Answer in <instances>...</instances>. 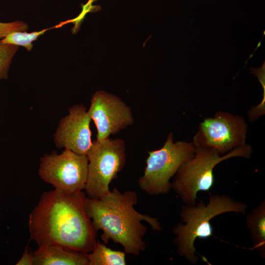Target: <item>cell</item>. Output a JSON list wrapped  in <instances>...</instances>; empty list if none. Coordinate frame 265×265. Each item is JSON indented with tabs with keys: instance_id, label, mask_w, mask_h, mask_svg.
<instances>
[{
	"instance_id": "obj_1",
	"label": "cell",
	"mask_w": 265,
	"mask_h": 265,
	"mask_svg": "<svg viewBox=\"0 0 265 265\" xmlns=\"http://www.w3.org/2000/svg\"><path fill=\"white\" fill-rule=\"evenodd\" d=\"M86 197L82 191L69 193L54 189L44 192L29 215L31 239L38 246L91 252L97 241V232L86 210Z\"/></svg>"
},
{
	"instance_id": "obj_2",
	"label": "cell",
	"mask_w": 265,
	"mask_h": 265,
	"mask_svg": "<svg viewBox=\"0 0 265 265\" xmlns=\"http://www.w3.org/2000/svg\"><path fill=\"white\" fill-rule=\"evenodd\" d=\"M138 201L136 192H121L117 188L102 198L95 199L86 196L85 208L95 230H102L101 238L105 244L111 240L121 245L126 254L138 256L145 250L144 237L147 227L145 221L152 229L160 231L158 218L142 214L134 208Z\"/></svg>"
},
{
	"instance_id": "obj_3",
	"label": "cell",
	"mask_w": 265,
	"mask_h": 265,
	"mask_svg": "<svg viewBox=\"0 0 265 265\" xmlns=\"http://www.w3.org/2000/svg\"><path fill=\"white\" fill-rule=\"evenodd\" d=\"M248 205L235 200L227 194L212 195L205 205L185 204L182 206L180 216L182 222L173 229L175 236L174 243L177 252L190 263L196 264L199 258L194 246L197 238H208L213 236V228L210 220L222 213L234 212L245 214Z\"/></svg>"
},
{
	"instance_id": "obj_4",
	"label": "cell",
	"mask_w": 265,
	"mask_h": 265,
	"mask_svg": "<svg viewBox=\"0 0 265 265\" xmlns=\"http://www.w3.org/2000/svg\"><path fill=\"white\" fill-rule=\"evenodd\" d=\"M252 151L251 146L246 144L224 155L212 149L195 147L194 156L183 163L175 173L171 188L185 204L194 205L199 191H209L212 187L213 169L218 163L234 157L249 158Z\"/></svg>"
},
{
	"instance_id": "obj_5",
	"label": "cell",
	"mask_w": 265,
	"mask_h": 265,
	"mask_svg": "<svg viewBox=\"0 0 265 265\" xmlns=\"http://www.w3.org/2000/svg\"><path fill=\"white\" fill-rule=\"evenodd\" d=\"M195 147L193 142H174L172 132L161 148L149 152L143 175L138 180L139 188L151 195L166 194L171 189L170 179L180 166L192 158Z\"/></svg>"
},
{
	"instance_id": "obj_6",
	"label": "cell",
	"mask_w": 265,
	"mask_h": 265,
	"mask_svg": "<svg viewBox=\"0 0 265 265\" xmlns=\"http://www.w3.org/2000/svg\"><path fill=\"white\" fill-rule=\"evenodd\" d=\"M87 156L88 175L84 189L87 197L98 199L110 191V183L125 165V142L120 138L95 140Z\"/></svg>"
},
{
	"instance_id": "obj_7",
	"label": "cell",
	"mask_w": 265,
	"mask_h": 265,
	"mask_svg": "<svg viewBox=\"0 0 265 265\" xmlns=\"http://www.w3.org/2000/svg\"><path fill=\"white\" fill-rule=\"evenodd\" d=\"M86 155L64 149L61 154L53 151L40 158L38 175L54 189L74 193L84 189L88 175Z\"/></svg>"
},
{
	"instance_id": "obj_8",
	"label": "cell",
	"mask_w": 265,
	"mask_h": 265,
	"mask_svg": "<svg viewBox=\"0 0 265 265\" xmlns=\"http://www.w3.org/2000/svg\"><path fill=\"white\" fill-rule=\"evenodd\" d=\"M247 128L243 117L219 111L199 124L192 142L224 155L245 144Z\"/></svg>"
},
{
	"instance_id": "obj_9",
	"label": "cell",
	"mask_w": 265,
	"mask_h": 265,
	"mask_svg": "<svg viewBox=\"0 0 265 265\" xmlns=\"http://www.w3.org/2000/svg\"><path fill=\"white\" fill-rule=\"evenodd\" d=\"M87 112L96 127L97 141L108 138L134 123L129 106L118 97L103 90L93 94Z\"/></svg>"
},
{
	"instance_id": "obj_10",
	"label": "cell",
	"mask_w": 265,
	"mask_h": 265,
	"mask_svg": "<svg viewBox=\"0 0 265 265\" xmlns=\"http://www.w3.org/2000/svg\"><path fill=\"white\" fill-rule=\"evenodd\" d=\"M91 119L83 104L75 105L60 120L53 135L57 149H68L87 155L93 146L90 128Z\"/></svg>"
},
{
	"instance_id": "obj_11",
	"label": "cell",
	"mask_w": 265,
	"mask_h": 265,
	"mask_svg": "<svg viewBox=\"0 0 265 265\" xmlns=\"http://www.w3.org/2000/svg\"><path fill=\"white\" fill-rule=\"evenodd\" d=\"M32 256L34 265H88L85 253L55 245L38 246Z\"/></svg>"
},
{
	"instance_id": "obj_12",
	"label": "cell",
	"mask_w": 265,
	"mask_h": 265,
	"mask_svg": "<svg viewBox=\"0 0 265 265\" xmlns=\"http://www.w3.org/2000/svg\"><path fill=\"white\" fill-rule=\"evenodd\" d=\"M245 225L249 231L254 246L258 255L265 258V200L254 209L246 216Z\"/></svg>"
},
{
	"instance_id": "obj_13",
	"label": "cell",
	"mask_w": 265,
	"mask_h": 265,
	"mask_svg": "<svg viewBox=\"0 0 265 265\" xmlns=\"http://www.w3.org/2000/svg\"><path fill=\"white\" fill-rule=\"evenodd\" d=\"M88 265H125L126 253L114 250L106 246V244L97 240L92 251L85 253Z\"/></svg>"
},
{
	"instance_id": "obj_14",
	"label": "cell",
	"mask_w": 265,
	"mask_h": 265,
	"mask_svg": "<svg viewBox=\"0 0 265 265\" xmlns=\"http://www.w3.org/2000/svg\"><path fill=\"white\" fill-rule=\"evenodd\" d=\"M49 28L44 29L39 31L30 33L26 31L12 32L0 40V42L4 44L23 46L28 51H30L33 47L32 42L37 40L39 36L43 34Z\"/></svg>"
},
{
	"instance_id": "obj_15",
	"label": "cell",
	"mask_w": 265,
	"mask_h": 265,
	"mask_svg": "<svg viewBox=\"0 0 265 265\" xmlns=\"http://www.w3.org/2000/svg\"><path fill=\"white\" fill-rule=\"evenodd\" d=\"M19 46L0 42V81L8 78V71L12 58Z\"/></svg>"
},
{
	"instance_id": "obj_16",
	"label": "cell",
	"mask_w": 265,
	"mask_h": 265,
	"mask_svg": "<svg viewBox=\"0 0 265 265\" xmlns=\"http://www.w3.org/2000/svg\"><path fill=\"white\" fill-rule=\"evenodd\" d=\"M28 28L27 24L23 21H15L8 23L0 22V40L11 32L26 31Z\"/></svg>"
},
{
	"instance_id": "obj_17",
	"label": "cell",
	"mask_w": 265,
	"mask_h": 265,
	"mask_svg": "<svg viewBox=\"0 0 265 265\" xmlns=\"http://www.w3.org/2000/svg\"><path fill=\"white\" fill-rule=\"evenodd\" d=\"M16 265H34L32 252L28 249V244L25 248L24 253L16 264Z\"/></svg>"
}]
</instances>
